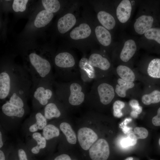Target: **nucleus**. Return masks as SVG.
<instances>
[{
	"label": "nucleus",
	"instance_id": "nucleus-1",
	"mask_svg": "<svg viewBox=\"0 0 160 160\" xmlns=\"http://www.w3.org/2000/svg\"><path fill=\"white\" fill-rule=\"evenodd\" d=\"M47 50L34 48L24 53V69L29 73L33 83L32 88L41 80L53 81L52 65Z\"/></svg>",
	"mask_w": 160,
	"mask_h": 160
},
{
	"label": "nucleus",
	"instance_id": "nucleus-2",
	"mask_svg": "<svg viewBox=\"0 0 160 160\" xmlns=\"http://www.w3.org/2000/svg\"><path fill=\"white\" fill-rule=\"evenodd\" d=\"M138 11L132 25L133 32L141 36L153 27L155 16L152 1L149 0L137 1Z\"/></svg>",
	"mask_w": 160,
	"mask_h": 160
},
{
	"label": "nucleus",
	"instance_id": "nucleus-3",
	"mask_svg": "<svg viewBox=\"0 0 160 160\" xmlns=\"http://www.w3.org/2000/svg\"><path fill=\"white\" fill-rule=\"evenodd\" d=\"M53 81L43 80L32 88L30 97L35 111L40 110L55 99L52 85Z\"/></svg>",
	"mask_w": 160,
	"mask_h": 160
},
{
	"label": "nucleus",
	"instance_id": "nucleus-4",
	"mask_svg": "<svg viewBox=\"0 0 160 160\" xmlns=\"http://www.w3.org/2000/svg\"><path fill=\"white\" fill-rule=\"evenodd\" d=\"M18 67L6 65L1 67L0 71V99L4 100L9 95Z\"/></svg>",
	"mask_w": 160,
	"mask_h": 160
},
{
	"label": "nucleus",
	"instance_id": "nucleus-5",
	"mask_svg": "<svg viewBox=\"0 0 160 160\" xmlns=\"http://www.w3.org/2000/svg\"><path fill=\"white\" fill-rule=\"evenodd\" d=\"M119 47V58L124 63L130 61L140 48L139 39L131 36L123 37Z\"/></svg>",
	"mask_w": 160,
	"mask_h": 160
},
{
	"label": "nucleus",
	"instance_id": "nucleus-6",
	"mask_svg": "<svg viewBox=\"0 0 160 160\" xmlns=\"http://www.w3.org/2000/svg\"><path fill=\"white\" fill-rule=\"evenodd\" d=\"M137 0H122L119 1L115 8L116 17L122 28L129 23L135 7Z\"/></svg>",
	"mask_w": 160,
	"mask_h": 160
},
{
	"label": "nucleus",
	"instance_id": "nucleus-7",
	"mask_svg": "<svg viewBox=\"0 0 160 160\" xmlns=\"http://www.w3.org/2000/svg\"><path fill=\"white\" fill-rule=\"evenodd\" d=\"M140 48L150 50L154 43L160 46V28L153 27L139 38Z\"/></svg>",
	"mask_w": 160,
	"mask_h": 160
},
{
	"label": "nucleus",
	"instance_id": "nucleus-8",
	"mask_svg": "<svg viewBox=\"0 0 160 160\" xmlns=\"http://www.w3.org/2000/svg\"><path fill=\"white\" fill-rule=\"evenodd\" d=\"M89 152L92 160H107L110 154L108 144L105 139H100L91 147Z\"/></svg>",
	"mask_w": 160,
	"mask_h": 160
},
{
	"label": "nucleus",
	"instance_id": "nucleus-9",
	"mask_svg": "<svg viewBox=\"0 0 160 160\" xmlns=\"http://www.w3.org/2000/svg\"><path fill=\"white\" fill-rule=\"evenodd\" d=\"M78 139L81 147L84 150L90 148L98 138L97 135L90 128L83 127L78 132Z\"/></svg>",
	"mask_w": 160,
	"mask_h": 160
},
{
	"label": "nucleus",
	"instance_id": "nucleus-10",
	"mask_svg": "<svg viewBox=\"0 0 160 160\" xmlns=\"http://www.w3.org/2000/svg\"><path fill=\"white\" fill-rule=\"evenodd\" d=\"M97 92L100 102L107 105L112 101L115 96V91L113 86L106 82H103L98 85Z\"/></svg>",
	"mask_w": 160,
	"mask_h": 160
},
{
	"label": "nucleus",
	"instance_id": "nucleus-11",
	"mask_svg": "<svg viewBox=\"0 0 160 160\" xmlns=\"http://www.w3.org/2000/svg\"><path fill=\"white\" fill-rule=\"evenodd\" d=\"M29 120L31 123L27 128L29 132L31 134L38 130H42L47 124V120L44 116L42 110L35 111L31 115Z\"/></svg>",
	"mask_w": 160,
	"mask_h": 160
},
{
	"label": "nucleus",
	"instance_id": "nucleus-12",
	"mask_svg": "<svg viewBox=\"0 0 160 160\" xmlns=\"http://www.w3.org/2000/svg\"><path fill=\"white\" fill-rule=\"evenodd\" d=\"M69 89V94L66 97H68L69 103L74 106L82 103L84 100L85 94L82 91V88L81 85L77 83H73L70 85Z\"/></svg>",
	"mask_w": 160,
	"mask_h": 160
},
{
	"label": "nucleus",
	"instance_id": "nucleus-13",
	"mask_svg": "<svg viewBox=\"0 0 160 160\" xmlns=\"http://www.w3.org/2000/svg\"><path fill=\"white\" fill-rule=\"evenodd\" d=\"M27 109L15 106L7 101L1 107V115L6 118L20 119L25 115Z\"/></svg>",
	"mask_w": 160,
	"mask_h": 160
},
{
	"label": "nucleus",
	"instance_id": "nucleus-14",
	"mask_svg": "<svg viewBox=\"0 0 160 160\" xmlns=\"http://www.w3.org/2000/svg\"><path fill=\"white\" fill-rule=\"evenodd\" d=\"M54 62L55 65L61 69L72 67L75 63L73 56L67 52H61L57 54L54 58Z\"/></svg>",
	"mask_w": 160,
	"mask_h": 160
},
{
	"label": "nucleus",
	"instance_id": "nucleus-15",
	"mask_svg": "<svg viewBox=\"0 0 160 160\" xmlns=\"http://www.w3.org/2000/svg\"><path fill=\"white\" fill-rule=\"evenodd\" d=\"M76 22V18L73 14L71 13H67L58 20V30L61 33H65L74 25Z\"/></svg>",
	"mask_w": 160,
	"mask_h": 160
},
{
	"label": "nucleus",
	"instance_id": "nucleus-16",
	"mask_svg": "<svg viewBox=\"0 0 160 160\" xmlns=\"http://www.w3.org/2000/svg\"><path fill=\"white\" fill-rule=\"evenodd\" d=\"M88 60L92 67L98 68L103 71H107L111 67V63L109 60L99 54H92L90 56Z\"/></svg>",
	"mask_w": 160,
	"mask_h": 160
},
{
	"label": "nucleus",
	"instance_id": "nucleus-17",
	"mask_svg": "<svg viewBox=\"0 0 160 160\" xmlns=\"http://www.w3.org/2000/svg\"><path fill=\"white\" fill-rule=\"evenodd\" d=\"M32 137L36 142V145L28 149L32 156L41 154L42 151L47 147V140L39 132H36L32 133Z\"/></svg>",
	"mask_w": 160,
	"mask_h": 160
},
{
	"label": "nucleus",
	"instance_id": "nucleus-18",
	"mask_svg": "<svg viewBox=\"0 0 160 160\" xmlns=\"http://www.w3.org/2000/svg\"><path fill=\"white\" fill-rule=\"evenodd\" d=\"M97 18L101 24L108 30L113 29L116 22V18L111 13L105 10L99 11L97 14Z\"/></svg>",
	"mask_w": 160,
	"mask_h": 160
},
{
	"label": "nucleus",
	"instance_id": "nucleus-19",
	"mask_svg": "<svg viewBox=\"0 0 160 160\" xmlns=\"http://www.w3.org/2000/svg\"><path fill=\"white\" fill-rule=\"evenodd\" d=\"M95 32L97 40L103 46L108 47L111 44L112 37L108 30L103 26L98 25L95 28Z\"/></svg>",
	"mask_w": 160,
	"mask_h": 160
},
{
	"label": "nucleus",
	"instance_id": "nucleus-20",
	"mask_svg": "<svg viewBox=\"0 0 160 160\" xmlns=\"http://www.w3.org/2000/svg\"><path fill=\"white\" fill-rule=\"evenodd\" d=\"M53 17V13L44 9L41 10L37 14L34 21V25L37 28L44 27L50 23Z\"/></svg>",
	"mask_w": 160,
	"mask_h": 160
},
{
	"label": "nucleus",
	"instance_id": "nucleus-21",
	"mask_svg": "<svg viewBox=\"0 0 160 160\" xmlns=\"http://www.w3.org/2000/svg\"><path fill=\"white\" fill-rule=\"evenodd\" d=\"M91 32V29L89 25L86 23H82L74 28L70 32V35L72 39L78 40L88 37Z\"/></svg>",
	"mask_w": 160,
	"mask_h": 160
},
{
	"label": "nucleus",
	"instance_id": "nucleus-22",
	"mask_svg": "<svg viewBox=\"0 0 160 160\" xmlns=\"http://www.w3.org/2000/svg\"><path fill=\"white\" fill-rule=\"evenodd\" d=\"M54 100L48 103L42 110L44 115L47 120L58 118L61 116V111L54 102Z\"/></svg>",
	"mask_w": 160,
	"mask_h": 160
},
{
	"label": "nucleus",
	"instance_id": "nucleus-23",
	"mask_svg": "<svg viewBox=\"0 0 160 160\" xmlns=\"http://www.w3.org/2000/svg\"><path fill=\"white\" fill-rule=\"evenodd\" d=\"M116 72L121 79L126 81L133 82L135 76L131 68L125 65L121 64L117 66Z\"/></svg>",
	"mask_w": 160,
	"mask_h": 160
},
{
	"label": "nucleus",
	"instance_id": "nucleus-24",
	"mask_svg": "<svg viewBox=\"0 0 160 160\" xmlns=\"http://www.w3.org/2000/svg\"><path fill=\"white\" fill-rule=\"evenodd\" d=\"M147 71L150 77L160 78V58H155L150 60L147 66Z\"/></svg>",
	"mask_w": 160,
	"mask_h": 160
},
{
	"label": "nucleus",
	"instance_id": "nucleus-25",
	"mask_svg": "<svg viewBox=\"0 0 160 160\" xmlns=\"http://www.w3.org/2000/svg\"><path fill=\"white\" fill-rule=\"evenodd\" d=\"M117 84L116 85L115 92L117 95L121 97H124L126 95L127 91L133 88L135 84L133 82L125 81L121 78L117 80Z\"/></svg>",
	"mask_w": 160,
	"mask_h": 160
},
{
	"label": "nucleus",
	"instance_id": "nucleus-26",
	"mask_svg": "<svg viewBox=\"0 0 160 160\" xmlns=\"http://www.w3.org/2000/svg\"><path fill=\"white\" fill-rule=\"evenodd\" d=\"M60 128L68 142L72 144H75L77 140L76 135L70 125L68 123L63 122L60 124Z\"/></svg>",
	"mask_w": 160,
	"mask_h": 160
},
{
	"label": "nucleus",
	"instance_id": "nucleus-27",
	"mask_svg": "<svg viewBox=\"0 0 160 160\" xmlns=\"http://www.w3.org/2000/svg\"><path fill=\"white\" fill-rule=\"evenodd\" d=\"M8 98L9 99L7 101L12 104L27 109V99L18 95L16 92H11Z\"/></svg>",
	"mask_w": 160,
	"mask_h": 160
},
{
	"label": "nucleus",
	"instance_id": "nucleus-28",
	"mask_svg": "<svg viewBox=\"0 0 160 160\" xmlns=\"http://www.w3.org/2000/svg\"><path fill=\"white\" fill-rule=\"evenodd\" d=\"M141 100L146 105L158 103L160 102V91L155 90L149 94H144L142 97Z\"/></svg>",
	"mask_w": 160,
	"mask_h": 160
},
{
	"label": "nucleus",
	"instance_id": "nucleus-29",
	"mask_svg": "<svg viewBox=\"0 0 160 160\" xmlns=\"http://www.w3.org/2000/svg\"><path fill=\"white\" fill-rule=\"evenodd\" d=\"M59 135V129L52 124H47L42 130V135L47 140L57 137Z\"/></svg>",
	"mask_w": 160,
	"mask_h": 160
},
{
	"label": "nucleus",
	"instance_id": "nucleus-30",
	"mask_svg": "<svg viewBox=\"0 0 160 160\" xmlns=\"http://www.w3.org/2000/svg\"><path fill=\"white\" fill-rule=\"evenodd\" d=\"M41 2L45 10L52 13L58 12L60 7V2L57 0H42Z\"/></svg>",
	"mask_w": 160,
	"mask_h": 160
},
{
	"label": "nucleus",
	"instance_id": "nucleus-31",
	"mask_svg": "<svg viewBox=\"0 0 160 160\" xmlns=\"http://www.w3.org/2000/svg\"><path fill=\"white\" fill-rule=\"evenodd\" d=\"M137 138L133 131H130L127 133V137L123 138L121 141V145L127 147L135 145L137 143Z\"/></svg>",
	"mask_w": 160,
	"mask_h": 160
},
{
	"label": "nucleus",
	"instance_id": "nucleus-32",
	"mask_svg": "<svg viewBox=\"0 0 160 160\" xmlns=\"http://www.w3.org/2000/svg\"><path fill=\"white\" fill-rule=\"evenodd\" d=\"M29 1L27 0H14L12 4V8L16 12H22L25 11L27 8Z\"/></svg>",
	"mask_w": 160,
	"mask_h": 160
},
{
	"label": "nucleus",
	"instance_id": "nucleus-33",
	"mask_svg": "<svg viewBox=\"0 0 160 160\" xmlns=\"http://www.w3.org/2000/svg\"><path fill=\"white\" fill-rule=\"evenodd\" d=\"M16 151L19 160H33L32 156L26 147L20 146Z\"/></svg>",
	"mask_w": 160,
	"mask_h": 160
},
{
	"label": "nucleus",
	"instance_id": "nucleus-34",
	"mask_svg": "<svg viewBox=\"0 0 160 160\" xmlns=\"http://www.w3.org/2000/svg\"><path fill=\"white\" fill-rule=\"evenodd\" d=\"M125 105L124 103L120 100H116L114 102L113 105V115L114 116L120 118L123 116V114L121 110L124 107Z\"/></svg>",
	"mask_w": 160,
	"mask_h": 160
},
{
	"label": "nucleus",
	"instance_id": "nucleus-35",
	"mask_svg": "<svg viewBox=\"0 0 160 160\" xmlns=\"http://www.w3.org/2000/svg\"><path fill=\"white\" fill-rule=\"evenodd\" d=\"M133 132L137 139H145L148 137V130L143 127H136L134 129Z\"/></svg>",
	"mask_w": 160,
	"mask_h": 160
},
{
	"label": "nucleus",
	"instance_id": "nucleus-36",
	"mask_svg": "<svg viewBox=\"0 0 160 160\" xmlns=\"http://www.w3.org/2000/svg\"><path fill=\"white\" fill-rule=\"evenodd\" d=\"M129 104L133 109L132 111L137 115L140 114L142 111V107L140 106L138 101L135 100H132L129 102Z\"/></svg>",
	"mask_w": 160,
	"mask_h": 160
},
{
	"label": "nucleus",
	"instance_id": "nucleus-37",
	"mask_svg": "<svg viewBox=\"0 0 160 160\" xmlns=\"http://www.w3.org/2000/svg\"><path fill=\"white\" fill-rule=\"evenodd\" d=\"M152 122L154 126L156 127L160 126V107L157 110L156 115L152 118Z\"/></svg>",
	"mask_w": 160,
	"mask_h": 160
},
{
	"label": "nucleus",
	"instance_id": "nucleus-38",
	"mask_svg": "<svg viewBox=\"0 0 160 160\" xmlns=\"http://www.w3.org/2000/svg\"><path fill=\"white\" fill-rule=\"evenodd\" d=\"M131 120L132 119L130 118H127L125 119L124 121L120 125L123 131L125 134L128 133L131 131V128L130 127H127L126 124L127 123H129Z\"/></svg>",
	"mask_w": 160,
	"mask_h": 160
},
{
	"label": "nucleus",
	"instance_id": "nucleus-39",
	"mask_svg": "<svg viewBox=\"0 0 160 160\" xmlns=\"http://www.w3.org/2000/svg\"><path fill=\"white\" fill-rule=\"evenodd\" d=\"M12 151L5 150L1 148L0 149V160H8L9 156Z\"/></svg>",
	"mask_w": 160,
	"mask_h": 160
},
{
	"label": "nucleus",
	"instance_id": "nucleus-40",
	"mask_svg": "<svg viewBox=\"0 0 160 160\" xmlns=\"http://www.w3.org/2000/svg\"><path fill=\"white\" fill-rule=\"evenodd\" d=\"M54 160H71L70 156L67 154H62L56 156Z\"/></svg>",
	"mask_w": 160,
	"mask_h": 160
},
{
	"label": "nucleus",
	"instance_id": "nucleus-41",
	"mask_svg": "<svg viewBox=\"0 0 160 160\" xmlns=\"http://www.w3.org/2000/svg\"><path fill=\"white\" fill-rule=\"evenodd\" d=\"M8 160H19L17 151L11 152L9 156Z\"/></svg>",
	"mask_w": 160,
	"mask_h": 160
},
{
	"label": "nucleus",
	"instance_id": "nucleus-42",
	"mask_svg": "<svg viewBox=\"0 0 160 160\" xmlns=\"http://www.w3.org/2000/svg\"><path fill=\"white\" fill-rule=\"evenodd\" d=\"M4 137L1 130L0 131V149L2 148L4 145Z\"/></svg>",
	"mask_w": 160,
	"mask_h": 160
},
{
	"label": "nucleus",
	"instance_id": "nucleus-43",
	"mask_svg": "<svg viewBox=\"0 0 160 160\" xmlns=\"http://www.w3.org/2000/svg\"><path fill=\"white\" fill-rule=\"evenodd\" d=\"M133 158L132 157H129L126 158L125 160H133Z\"/></svg>",
	"mask_w": 160,
	"mask_h": 160
},
{
	"label": "nucleus",
	"instance_id": "nucleus-44",
	"mask_svg": "<svg viewBox=\"0 0 160 160\" xmlns=\"http://www.w3.org/2000/svg\"><path fill=\"white\" fill-rule=\"evenodd\" d=\"M158 143H159V145L160 146V137L159 139V140H158Z\"/></svg>",
	"mask_w": 160,
	"mask_h": 160
},
{
	"label": "nucleus",
	"instance_id": "nucleus-45",
	"mask_svg": "<svg viewBox=\"0 0 160 160\" xmlns=\"http://www.w3.org/2000/svg\"></svg>",
	"mask_w": 160,
	"mask_h": 160
}]
</instances>
